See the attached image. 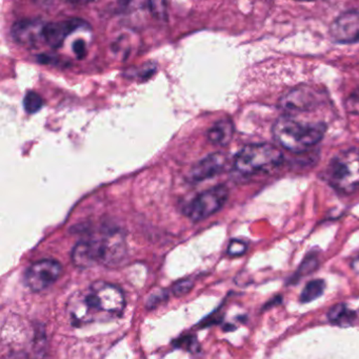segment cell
Here are the masks:
<instances>
[{
  "label": "cell",
  "instance_id": "cell-1",
  "mask_svg": "<svg viewBox=\"0 0 359 359\" xmlns=\"http://www.w3.org/2000/svg\"><path fill=\"white\" fill-rule=\"evenodd\" d=\"M126 299L119 287L98 280L89 288L74 293L67 304V316L74 327L119 318Z\"/></svg>",
  "mask_w": 359,
  "mask_h": 359
},
{
  "label": "cell",
  "instance_id": "cell-2",
  "mask_svg": "<svg viewBox=\"0 0 359 359\" xmlns=\"http://www.w3.org/2000/svg\"><path fill=\"white\" fill-rule=\"evenodd\" d=\"M324 122H305L284 115L276 120L273 126L275 140L284 149L292 153H303L318 145L326 134Z\"/></svg>",
  "mask_w": 359,
  "mask_h": 359
},
{
  "label": "cell",
  "instance_id": "cell-3",
  "mask_svg": "<svg viewBox=\"0 0 359 359\" xmlns=\"http://www.w3.org/2000/svg\"><path fill=\"white\" fill-rule=\"evenodd\" d=\"M282 151L269 143L250 144L240 149L234 160V168L242 175H254L272 170L282 163Z\"/></svg>",
  "mask_w": 359,
  "mask_h": 359
},
{
  "label": "cell",
  "instance_id": "cell-4",
  "mask_svg": "<svg viewBox=\"0 0 359 359\" xmlns=\"http://www.w3.org/2000/svg\"><path fill=\"white\" fill-rule=\"evenodd\" d=\"M331 186L343 192L352 194L359 187V151L346 149L332 158L326 170Z\"/></svg>",
  "mask_w": 359,
  "mask_h": 359
},
{
  "label": "cell",
  "instance_id": "cell-5",
  "mask_svg": "<svg viewBox=\"0 0 359 359\" xmlns=\"http://www.w3.org/2000/svg\"><path fill=\"white\" fill-rule=\"evenodd\" d=\"M229 198V189L226 185H217L198 194L185 206V215L191 221L200 222L216 213L223 208Z\"/></svg>",
  "mask_w": 359,
  "mask_h": 359
},
{
  "label": "cell",
  "instance_id": "cell-6",
  "mask_svg": "<svg viewBox=\"0 0 359 359\" xmlns=\"http://www.w3.org/2000/svg\"><path fill=\"white\" fill-rule=\"evenodd\" d=\"M63 273V266L58 261L46 259L35 262L25 272V285L33 292H40L52 286Z\"/></svg>",
  "mask_w": 359,
  "mask_h": 359
},
{
  "label": "cell",
  "instance_id": "cell-7",
  "mask_svg": "<svg viewBox=\"0 0 359 359\" xmlns=\"http://www.w3.org/2000/svg\"><path fill=\"white\" fill-rule=\"evenodd\" d=\"M324 100V96L310 86H299L293 88L282 97L280 109L287 113H305L316 109Z\"/></svg>",
  "mask_w": 359,
  "mask_h": 359
},
{
  "label": "cell",
  "instance_id": "cell-8",
  "mask_svg": "<svg viewBox=\"0 0 359 359\" xmlns=\"http://www.w3.org/2000/svg\"><path fill=\"white\" fill-rule=\"evenodd\" d=\"M98 244L99 264L114 267L118 266L126 257V244L124 236L119 231L103 232L96 236Z\"/></svg>",
  "mask_w": 359,
  "mask_h": 359
},
{
  "label": "cell",
  "instance_id": "cell-9",
  "mask_svg": "<svg viewBox=\"0 0 359 359\" xmlns=\"http://www.w3.org/2000/svg\"><path fill=\"white\" fill-rule=\"evenodd\" d=\"M330 36L337 43L359 42V11H348L339 15L331 25Z\"/></svg>",
  "mask_w": 359,
  "mask_h": 359
},
{
  "label": "cell",
  "instance_id": "cell-10",
  "mask_svg": "<svg viewBox=\"0 0 359 359\" xmlns=\"http://www.w3.org/2000/svg\"><path fill=\"white\" fill-rule=\"evenodd\" d=\"M46 25L40 18L21 19L12 25L11 36L19 46L35 48L44 40V29Z\"/></svg>",
  "mask_w": 359,
  "mask_h": 359
},
{
  "label": "cell",
  "instance_id": "cell-11",
  "mask_svg": "<svg viewBox=\"0 0 359 359\" xmlns=\"http://www.w3.org/2000/svg\"><path fill=\"white\" fill-rule=\"evenodd\" d=\"M86 27H89L88 23L79 18L46 23L44 29V40L50 48L57 50L63 46L71 34Z\"/></svg>",
  "mask_w": 359,
  "mask_h": 359
},
{
  "label": "cell",
  "instance_id": "cell-12",
  "mask_svg": "<svg viewBox=\"0 0 359 359\" xmlns=\"http://www.w3.org/2000/svg\"><path fill=\"white\" fill-rule=\"evenodd\" d=\"M227 157L225 154L215 153L204 158L192 168L189 179L192 182H202L213 178L225 170Z\"/></svg>",
  "mask_w": 359,
  "mask_h": 359
},
{
  "label": "cell",
  "instance_id": "cell-13",
  "mask_svg": "<svg viewBox=\"0 0 359 359\" xmlns=\"http://www.w3.org/2000/svg\"><path fill=\"white\" fill-rule=\"evenodd\" d=\"M72 262L80 269H86L99 264L98 248L95 238L80 241L75 245L72 251Z\"/></svg>",
  "mask_w": 359,
  "mask_h": 359
},
{
  "label": "cell",
  "instance_id": "cell-14",
  "mask_svg": "<svg viewBox=\"0 0 359 359\" xmlns=\"http://www.w3.org/2000/svg\"><path fill=\"white\" fill-rule=\"evenodd\" d=\"M234 135V124L231 120L223 119L217 121L210 130H208V140L212 144L219 147H227L232 141Z\"/></svg>",
  "mask_w": 359,
  "mask_h": 359
},
{
  "label": "cell",
  "instance_id": "cell-15",
  "mask_svg": "<svg viewBox=\"0 0 359 359\" xmlns=\"http://www.w3.org/2000/svg\"><path fill=\"white\" fill-rule=\"evenodd\" d=\"M328 318L331 323L339 326H349L355 320V312L348 309L345 304H339L331 308L328 313Z\"/></svg>",
  "mask_w": 359,
  "mask_h": 359
},
{
  "label": "cell",
  "instance_id": "cell-16",
  "mask_svg": "<svg viewBox=\"0 0 359 359\" xmlns=\"http://www.w3.org/2000/svg\"><path fill=\"white\" fill-rule=\"evenodd\" d=\"M325 288H326V283L324 280H311L303 288L299 301L303 304L311 303L322 297Z\"/></svg>",
  "mask_w": 359,
  "mask_h": 359
},
{
  "label": "cell",
  "instance_id": "cell-17",
  "mask_svg": "<svg viewBox=\"0 0 359 359\" xmlns=\"http://www.w3.org/2000/svg\"><path fill=\"white\" fill-rule=\"evenodd\" d=\"M318 268V255H309L306 257V259H303V263L299 266L297 271L295 272L293 278H291L290 282L292 284L294 283L299 282L301 278H305L306 276H309L312 272L315 271Z\"/></svg>",
  "mask_w": 359,
  "mask_h": 359
},
{
  "label": "cell",
  "instance_id": "cell-18",
  "mask_svg": "<svg viewBox=\"0 0 359 359\" xmlns=\"http://www.w3.org/2000/svg\"><path fill=\"white\" fill-rule=\"evenodd\" d=\"M44 107V100L35 92L27 93L23 99V107L27 114H35Z\"/></svg>",
  "mask_w": 359,
  "mask_h": 359
},
{
  "label": "cell",
  "instance_id": "cell-19",
  "mask_svg": "<svg viewBox=\"0 0 359 359\" xmlns=\"http://www.w3.org/2000/svg\"><path fill=\"white\" fill-rule=\"evenodd\" d=\"M152 15L159 20H166L168 16V2L167 0H150Z\"/></svg>",
  "mask_w": 359,
  "mask_h": 359
},
{
  "label": "cell",
  "instance_id": "cell-20",
  "mask_svg": "<svg viewBox=\"0 0 359 359\" xmlns=\"http://www.w3.org/2000/svg\"><path fill=\"white\" fill-rule=\"evenodd\" d=\"M173 345L176 348H179V349L192 352V353H195L200 349L197 339H196L195 337H192V335H187V337H183L181 339H176L173 343Z\"/></svg>",
  "mask_w": 359,
  "mask_h": 359
},
{
  "label": "cell",
  "instance_id": "cell-21",
  "mask_svg": "<svg viewBox=\"0 0 359 359\" xmlns=\"http://www.w3.org/2000/svg\"><path fill=\"white\" fill-rule=\"evenodd\" d=\"M118 4L126 12L150 8V0H117Z\"/></svg>",
  "mask_w": 359,
  "mask_h": 359
},
{
  "label": "cell",
  "instance_id": "cell-22",
  "mask_svg": "<svg viewBox=\"0 0 359 359\" xmlns=\"http://www.w3.org/2000/svg\"><path fill=\"white\" fill-rule=\"evenodd\" d=\"M248 246L246 243L240 240H232L228 246V255L230 257H242V255L247 252Z\"/></svg>",
  "mask_w": 359,
  "mask_h": 359
},
{
  "label": "cell",
  "instance_id": "cell-23",
  "mask_svg": "<svg viewBox=\"0 0 359 359\" xmlns=\"http://www.w3.org/2000/svg\"><path fill=\"white\" fill-rule=\"evenodd\" d=\"M194 283L193 280L190 278H185V280H179V282L175 283L173 285V293L176 297H183V295L187 294L193 288Z\"/></svg>",
  "mask_w": 359,
  "mask_h": 359
},
{
  "label": "cell",
  "instance_id": "cell-24",
  "mask_svg": "<svg viewBox=\"0 0 359 359\" xmlns=\"http://www.w3.org/2000/svg\"><path fill=\"white\" fill-rule=\"evenodd\" d=\"M167 299H168V294H167L164 290H158L157 292L151 293L149 299H147L148 309H154V308L157 307L162 302L166 301Z\"/></svg>",
  "mask_w": 359,
  "mask_h": 359
},
{
  "label": "cell",
  "instance_id": "cell-25",
  "mask_svg": "<svg viewBox=\"0 0 359 359\" xmlns=\"http://www.w3.org/2000/svg\"><path fill=\"white\" fill-rule=\"evenodd\" d=\"M72 50H73L76 58L79 59V60L86 58V55H88V48H86V42L81 39H78L73 42Z\"/></svg>",
  "mask_w": 359,
  "mask_h": 359
},
{
  "label": "cell",
  "instance_id": "cell-26",
  "mask_svg": "<svg viewBox=\"0 0 359 359\" xmlns=\"http://www.w3.org/2000/svg\"><path fill=\"white\" fill-rule=\"evenodd\" d=\"M37 60L42 65H60L61 60L58 56L50 54H40L37 56Z\"/></svg>",
  "mask_w": 359,
  "mask_h": 359
},
{
  "label": "cell",
  "instance_id": "cell-27",
  "mask_svg": "<svg viewBox=\"0 0 359 359\" xmlns=\"http://www.w3.org/2000/svg\"><path fill=\"white\" fill-rule=\"evenodd\" d=\"M33 1L40 6H51L56 4L57 0H33Z\"/></svg>",
  "mask_w": 359,
  "mask_h": 359
},
{
  "label": "cell",
  "instance_id": "cell-28",
  "mask_svg": "<svg viewBox=\"0 0 359 359\" xmlns=\"http://www.w3.org/2000/svg\"><path fill=\"white\" fill-rule=\"evenodd\" d=\"M351 267L354 271L359 273V255L355 257V259H353V261H352Z\"/></svg>",
  "mask_w": 359,
  "mask_h": 359
},
{
  "label": "cell",
  "instance_id": "cell-29",
  "mask_svg": "<svg viewBox=\"0 0 359 359\" xmlns=\"http://www.w3.org/2000/svg\"><path fill=\"white\" fill-rule=\"evenodd\" d=\"M351 102L354 103V104L359 105V90L352 95Z\"/></svg>",
  "mask_w": 359,
  "mask_h": 359
},
{
  "label": "cell",
  "instance_id": "cell-30",
  "mask_svg": "<svg viewBox=\"0 0 359 359\" xmlns=\"http://www.w3.org/2000/svg\"><path fill=\"white\" fill-rule=\"evenodd\" d=\"M72 1L78 2V4H90V2L95 1V0H72Z\"/></svg>",
  "mask_w": 359,
  "mask_h": 359
},
{
  "label": "cell",
  "instance_id": "cell-31",
  "mask_svg": "<svg viewBox=\"0 0 359 359\" xmlns=\"http://www.w3.org/2000/svg\"><path fill=\"white\" fill-rule=\"evenodd\" d=\"M301 1H311V0H301Z\"/></svg>",
  "mask_w": 359,
  "mask_h": 359
}]
</instances>
